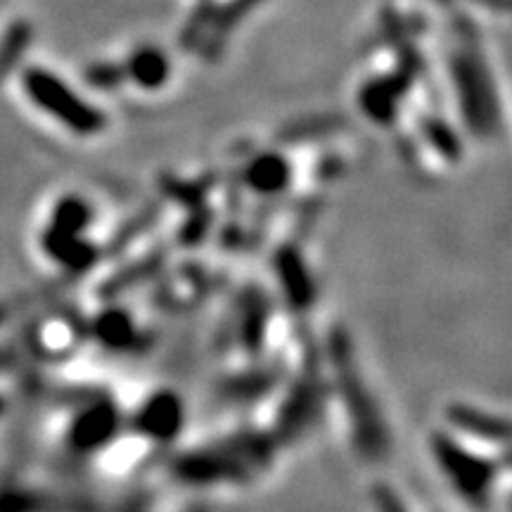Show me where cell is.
<instances>
[{"mask_svg": "<svg viewBox=\"0 0 512 512\" xmlns=\"http://www.w3.org/2000/svg\"><path fill=\"white\" fill-rule=\"evenodd\" d=\"M451 79L456 88L460 117L479 140H494L503 131V112L489 67L477 48L453 53Z\"/></svg>", "mask_w": 512, "mask_h": 512, "instance_id": "obj_3", "label": "cell"}, {"mask_svg": "<svg viewBox=\"0 0 512 512\" xmlns=\"http://www.w3.org/2000/svg\"><path fill=\"white\" fill-rule=\"evenodd\" d=\"M159 268H162V259H159V256H145V259H140L136 268H131V271H121L119 275H112V278L107 280L102 294H105V297L124 294L128 287H133V283H138L140 278H152Z\"/></svg>", "mask_w": 512, "mask_h": 512, "instance_id": "obj_21", "label": "cell"}, {"mask_svg": "<svg viewBox=\"0 0 512 512\" xmlns=\"http://www.w3.org/2000/svg\"><path fill=\"white\" fill-rule=\"evenodd\" d=\"M185 427V403L171 389L157 392L140 403L131 418V430L152 444H171Z\"/></svg>", "mask_w": 512, "mask_h": 512, "instance_id": "obj_8", "label": "cell"}, {"mask_svg": "<svg viewBox=\"0 0 512 512\" xmlns=\"http://www.w3.org/2000/svg\"><path fill=\"white\" fill-rule=\"evenodd\" d=\"M446 422L453 432L465 434V437L484 441V444L505 446L510 437L508 420L503 415L484 411V408L472 406V403H451L446 408Z\"/></svg>", "mask_w": 512, "mask_h": 512, "instance_id": "obj_11", "label": "cell"}, {"mask_svg": "<svg viewBox=\"0 0 512 512\" xmlns=\"http://www.w3.org/2000/svg\"><path fill=\"white\" fill-rule=\"evenodd\" d=\"M41 245L43 252H46L55 264H60L62 268H67V271H72L76 275L88 271V268L98 261V247H95L91 240H86V235L69 233V230L55 228L50 226V223L46 233L41 235Z\"/></svg>", "mask_w": 512, "mask_h": 512, "instance_id": "obj_13", "label": "cell"}, {"mask_svg": "<svg viewBox=\"0 0 512 512\" xmlns=\"http://www.w3.org/2000/svg\"><path fill=\"white\" fill-rule=\"evenodd\" d=\"M430 453L441 475L456 494L477 510H489L494 501L498 465L496 460L479 456L446 432L430 437Z\"/></svg>", "mask_w": 512, "mask_h": 512, "instance_id": "obj_4", "label": "cell"}, {"mask_svg": "<svg viewBox=\"0 0 512 512\" xmlns=\"http://www.w3.org/2000/svg\"><path fill=\"white\" fill-rule=\"evenodd\" d=\"M169 74V60L157 48H143L138 53H133L124 69V79L133 81L143 91H157V88H162L169 81Z\"/></svg>", "mask_w": 512, "mask_h": 512, "instance_id": "obj_17", "label": "cell"}, {"mask_svg": "<svg viewBox=\"0 0 512 512\" xmlns=\"http://www.w3.org/2000/svg\"><path fill=\"white\" fill-rule=\"evenodd\" d=\"M273 434L240 432L181 453L171 472L185 486H238L254 482L275 458Z\"/></svg>", "mask_w": 512, "mask_h": 512, "instance_id": "obj_2", "label": "cell"}, {"mask_svg": "<svg viewBox=\"0 0 512 512\" xmlns=\"http://www.w3.org/2000/svg\"><path fill=\"white\" fill-rule=\"evenodd\" d=\"M124 425V415L119 406L107 396L102 399H88L76 411L67 427V446L76 453V458H88L100 453L117 439Z\"/></svg>", "mask_w": 512, "mask_h": 512, "instance_id": "obj_7", "label": "cell"}, {"mask_svg": "<svg viewBox=\"0 0 512 512\" xmlns=\"http://www.w3.org/2000/svg\"><path fill=\"white\" fill-rule=\"evenodd\" d=\"M93 221V207L79 195H67L55 204L50 226L69 230V233L86 235V228Z\"/></svg>", "mask_w": 512, "mask_h": 512, "instance_id": "obj_19", "label": "cell"}, {"mask_svg": "<svg viewBox=\"0 0 512 512\" xmlns=\"http://www.w3.org/2000/svg\"><path fill=\"white\" fill-rule=\"evenodd\" d=\"M24 88L38 110L79 138H95L105 131L107 117L100 107L81 98L74 88H69L60 76L46 69H29L24 76Z\"/></svg>", "mask_w": 512, "mask_h": 512, "instance_id": "obj_5", "label": "cell"}, {"mask_svg": "<svg viewBox=\"0 0 512 512\" xmlns=\"http://www.w3.org/2000/svg\"><path fill=\"white\" fill-rule=\"evenodd\" d=\"M328 366L332 387L347 413L351 444L368 463H384L392 453V430L384 418L377 396L368 387L356 361L354 342L344 328H335L328 337Z\"/></svg>", "mask_w": 512, "mask_h": 512, "instance_id": "obj_1", "label": "cell"}, {"mask_svg": "<svg viewBox=\"0 0 512 512\" xmlns=\"http://www.w3.org/2000/svg\"><path fill=\"white\" fill-rule=\"evenodd\" d=\"M294 169L280 150L259 152V155L249 157L245 169H242V183L254 195L273 197L285 192L292 185Z\"/></svg>", "mask_w": 512, "mask_h": 512, "instance_id": "obj_12", "label": "cell"}, {"mask_svg": "<svg viewBox=\"0 0 512 512\" xmlns=\"http://www.w3.org/2000/svg\"><path fill=\"white\" fill-rule=\"evenodd\" d=\"M273 275L290 311L297 313V316H306L316 304L318 290L302 249L294 245L280 247L273 256Z\"/></svg>", "mask_w": 512, "mask_h": 512, "instance_id": "obj_9", "label": "cell"}, {"mask_svg": "<svg viewBox=\"0 0 512 512\" xmlns=\"http://www.w3.org/2000/svg\"><path fill=\"white\" fill-rule=\"evenodd\" d=\"M370 498H373V505L377 512H413L411 505L403 501V496L399 494V491L384 482L373 486Z\"/></svg>", "mask_w": 512, "mask_h": 512, "instance_id": "obj_22", "label": "cell"}, {"mask_svg": "<svg viewBox=\"0 0 512 512\" xmlns=\"http://www.w3.org/2000/svg\"><path fill=\"white\" fill-rule=\"evenodd\" d=\"M420 138L425 140V145H430L432 150H437L439 157H444L446 162H458L463 157V143L460 136L439 117H427L420 121Z\"/></svg>", "mask_w": 512, "mask_h": 512, "instance_id": "obj_18", "label": "cell"}, {"mask_svg": "<svg viewBox=\"0 0 512 512\" xmlns=\"http://www.w3.org/2000/svg\"><path fill=\"white\" fill-rule=\"evenodd\" d=\"M91 332L98 339V344L110 351H117V354L136 351L138 344L143 342L136 320L131 318V313L126 309H119V306H110V309L100 311L98 318H93Z\"/></svg>", "mask_w": 512, "mask_h": 512, "instance_id": "obj_15", "label": "cell"}, {"mask_svg": "<svg viewBox=\"0 0 512 512\" xmlns=\"http://www.w3.org/2000/svg\"><path fill=\"white\" fill-rule=\"evenodd\" d=\"M328 394L330 384L323 375V366H320V361H316V358H311L299 370V375L294 377L290 389H287L283 406L278 411V420H275V441H280V444H294L306 432L313 430L325 411Z\"/></svg>", "mask_w": 512, "mask_h": 512, "instance_id": "obj_6", "label": "cell"}, {"mask_svg": "<svg viewBox=\"0 0 512 512\" xmlns=\"http://www.w3.org/2000/svg\"><path fill=\"white\" fill-rule=\"evenodd\" d=\"M342 128V119L337 117H309L292 121L290 126H285L280 131L278 143L280 145H302L311 143V140H320L330 136L332 131H339Z\"/></svg>", "mask_w": 512, "mask_h": 512, "instance_id": "obj_20", "label": "cell"}, {"mask_svg": "<svg viewBox=\"0 0 512 512\" xmlns=\"http://www.w3.org/2000/svg\"><path fill=\"white\" fill-rule=\"evenodd\" d=\"M280 380V373L271 366H256L249 368L245 373H238L228 377L221 384V399L228 403H254L259 401V396H264L275 387V382Z\"/></svg>", "mask_w": 512, "mask_h": 512, "instance_id": "obj_16", "label": "cell"}, {"mask_svg": "<svg viewBox=\"0 0 512 512\" xmlns=\"http://www.w3.org/2000/svg\"><path fill=\"white\" fill-rule=\"evenodd\" d=\"M408 81L406 76L399 74V79H375L363 86L358 95V105L366 117L377 126H392L399 119L401 102L406 98Z\"/></svg>", "mask_w": 512, "mask_h": 512, "instance_id": "obj_14", "label": "cell"}, {"mask_svg": "<svg viewBox=\"0 0 512 512\" xmlns=\"http://www.w3.org/2000/svg\"><path fill=\"white\" fill-rule=\"evenodd\" d=\"M268 320H271V304L264 290L249 287L238 299V311L233 318V332L238 347L249 356H259L264 351Z\"/></svg>", "mask_w": 512, "mask_h": 512, "instance_id": "obj_10", "label": "cell"}]
</instances>
